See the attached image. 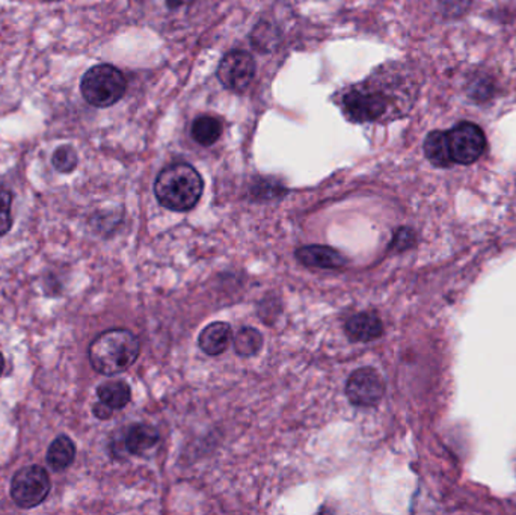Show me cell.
<instances>
[{
	"instance_id": "44dd1931",
	"label": "cell",
	"mask_w": 516,
	"mask_h": 515,
	"mask_svg": "<svg viewBox=\"0 0 516 515\" xmlns=\"http://www.w3.org/2000/svg\"><path fill=\"white\" fill-rule=\"evenodd\" d=\"M189 0H168L169 8H179V6L184 5Z\"/></svg>"
},
{
	"instance_id": "277c9868",
	"label": "cell",
	"mask_w": 516,
	"mask_h": 515,
	"mask_svg": "<svg viewBox=\"0 0 516 515\" xmlns=\"http://www.w3.org/2000/svg\"><path fill=\"white\" fill-rule=\"evenodd\" d=\"M127 80L120 70L100 63L94 65L83 74L80 93L89 105L96 107H109L120 102L126 94Z\"/></svg>"
},
{
	"instance_id": "7402d4cb",
	"label": "cell",
	"mask_w": 516,
	"mask_h": 515,
	"mask_svg": "<svg viewBox=\"0 0 516 515\" xmlns=\"http://www.w3.org/2000/svg\"><path fill=\"white\" fill-rule=\"evenodd\" d=\"M4 369H5V359H4V355L0 352V375L4 374Z\"/></svg>"
},
{
	"instance_id": "ba28073f",
	"label": "cell",
	"mask_w": 516,
	"mask_h": 515,
	"mask_svg": "<svg viewBox=\"0 0 516 515\" xmlns=\"http://www.w3.org/2000/svg\"><path fill=\"white\" fill-rule=\"evenodd\" d=\"M217 79L232 91H243L256 76V61L243 50H232L217 67Z\"/></svg>"
},
{
	"instance_id": "9a60e30c",
	"label": "cell",
	"mask_w": 516,
	"mask_h": 515,
	"mask_svg": "<svg viewBox=\"0 0 516 515\" xmlns=\"http://www.w3.org/2000/svg\"><path fill=\"white\" fill-rule=\"evenodd\" d=\"M98 399L112 409H123L131 399V390L124 381H109L97 389Z\"/></svg>"
},
{
	"instance_id": "7c38bea8",
	"label": "cell",
	"mask_w": 516,
	"mask_h": 515,
	"mask_svg": "<svg viewBox=\"0 0 516 515\" xmlns=\"http://www.w3.org/2000/svg\"><path fill=\"white\" fill-rule=\"evenodd\" d=\"M384 326L376 313H358L349 319L346 324V333L352 342L376 341L381 337Z\"/></svg>"
},
{
	"instance_id": "6da1fadb",
	"label": "cell",
	"mask_w": 516,
	"mask_h": 515,
	"mask_svg": "<svg viewBox=\"0 0 516 515\" xmlns=\"http://www.w3.org/2000/svg\"><path fill=\"white\" fill-rule=\"evenodd\" d=\"M412 83L397 69H381L370 78L346 88L337 98L343 115L352 122L394 120L410 111L414 102Z\"/></svg>"
},
{
	"instance_id": "5b68a950",
	"label": "cell",
	"mask_w": 516,
	"mask_h": 515,
	"mask_svg": "<svg viewBox=\"0 0 516 515\" xmlns=\"http://www.w3.org/2000/svg\"><path fill=\"white\" fill-rule=\"evenodd\" d=\"M50 488L52 482L44 467H23L11 479V497L15 505L23 510H30L43 503Z\"/></svg>"
},
{
	"instance_id": "7a4b0ae2",
	"label": "cell",
	"mask_w": 516,
	"mask_h": 515,
	"mask_svg": "<svg viewBox=\"0 0 516 515\" xmlns=\"http://www.w3.org/2000/svg\"><path fill=\"white\" fill-rule=\"evenodd\" d=\"M204 182L199 171L189 164H173L160 171L155 182L156 198L165 209L188 212L199 205Z\"/></svg>"
},
{
	"instance_id": "ac0fdd59",
	"label": "cell",
	"mask_w": 516,
	"mask_h": 515,
	"mask_svg": "<svg viewBox=\"0 0 516 515\" xmlns=\"http://www.w3.org/2000/svg\"><path fill=\"white\" fill-rule=\"evenodd\" d=\"M52 164H54L55 170L59 173H63V174L72 173L79 164L78 153L72 146L59 147L52 156Z\"/></svg>"
},
{
	"instance_id": "4fadbf2b",
	"label": "cell",
	"mask_w": 516,
	"mask_h": 515,
	"mask_svg": "<svg viewBox=\"0 0 516 515\" xmlns=\"http://www.w3.org/2000/svg\"><path fill=\"white\" fill-rule=\"evenodd\" d=\"M74 458H76V444L67 435H59L48 446L46 460L48 466L52 467V470L63 472L72 466Z\"/></svg>"
},
{
	"instance_id": "9c48e42d",
	"label": "cell",
	"mask_w": 516,
	"mask_h": 515,
	"mask_svg": "<svg viewBox=\"0 0 516 515\" xmlns=\"http://www.w3.org/2000/svg\"><path fill=\"white\" fill-rule=\"evenodd\" d=\"M294 256L302 265L309 267L338 269L343 265H346V258L343 254L338 253L337 249L325 247V245L300 247Z\"/></svg>"
},
{
	"instance_id": "3957f363",
	"label": "cell",
	"mask_w": 516,
	"mask_h": 515,
	"mask_svg": "<svg viewBox=\"0 0 516 515\" xmlns=\"http://www.w3.org/2000/svg\"><path fill=\"white\" fill-rule=\"evenodd\" d=\"M140 352V341L131 331L114 328L97 335L89 345L88 357L92 369L98 374L112 376L123 374L135 365Z\"/></svg>"
},
{
	"instance_id": "e0dca14e",
	"label": "cell",
	"mask_w": 516,
	"mask_h": 515,
	"mask_svg": "<svg viewBox=\"0 0 516 515\" xmlns=\"http://www.w3.org/2000/svg\"><path fill=\"white\" fill-rule=\"evenodd\" d=\"M233 345L241 357H252L261 350L263 335L252 326H243L233 337Z\"/></svg>"
},
{
	"instance_id": "52a82bcc",
	"label": "cell",
	"mask_w": 516,
	"mask_h": 515,
	"mask_svg": "<svg viewBox=\"0 0 516 515\" xmlns=\"http://www.w3.org/2000/svg\"><path fill=\"white\" fill-rule=\"evenodd\" d=\"M385 393V383L372 367H361L349 376L346 396L355 407H375Z\"/></svg>"
},
{
	"instance_id": "30bf717a",
	"label": "cell",
	"mask_w": 516,
	"mask_h": 515,
	"mask_svg": "<svg viewBox=\"0 0 516 515\" xmlns=\"http://www.w3.org/2000/svg\"><path fill=\"white\" fill-rule=\"evenodd\" d=\"M160 435L157 429L147 423H136L127 428L123 435V449L131 455H142L159 443Z\"/></svg>"
},
{
	"instance_id": "ffe728a7",
	"label": "cell",
	"mask_w": 516,
	"mask_h": 515,
	"mask_svg": "<svg viewBox=\"0 0 516 515\" xmlns=\"http://www.w3.org/2000/svg\"><path fill=\"white\" fill-rule=\"evenodd\" d=\"M94 416L97 418H100V420H107V418H111L112 413H114V409L111 407H107L106 404H103V402H98V404L94 405Z\"/></svg>"
},
{
	"instance_id": "8992f818",
	"label": "cell",
	"mask_w": 516,
	"mask_h": 515,
	"mask_svg": "<svg viewBox=\"0 0 516 515\" xmlns=\"http://www.w3.org/2000/svg\"><path fill=\"white\" fill-rule=\"evenodd\" d=\"M450 155L453 162L461 165H469L478 161L486 147V138L480 127L473 122H461L447 131Z\"/></svg>"
},
{
	"instance_id": "8fae6325",
	"label": "cell",
	"mask_w": 516,
	"mask_h": 515,
	"mask_svg": "<svg viewBox=\"0 0 516 515\" xmlns=\"http://www.w3.org/2000/svg\"><path fill=\"white\" fill-rule=\"evenodd\" d=\"M233 341V330L227 322H213L206 326L199 337V345L204 354L216 357L227 350Z\"/></svg>"
},
{
	"instance_id": "5bb4252c",
	"label": "cell",
	"mask_w": 516,
	"mask_h": 515,
	"mask_svg": "<svg viewBox=\"0 0 516 515\" xmlns=\"http://www.w3.org/2000/svg\"><path fill=\"white\" fill-rule=\"evenodd\" d=\"M425 155L430 164L438 168H447L452 165V155H450L449 138L444 131H430L425 141Z\"/></svg>"
},
{
	"instance_id": "2e32d148",
	"label": "cell",
	"mask_w": 516,
	"mask_h": 515,
	"mask_svg": "<svg viewBox=\"0 0 516 515\" xmlns=\"http://www.w3.org/2000/svg\"><path fill=\"white\" fill-rule=\"evenodd\" d=\"M223 135V122L210 115L197 118L192 124V138L199 146L210 147Z\"/></svg>"
},
{
	"instance_id": "d6986e66",
	"label": "cell",
	"mask_w": 516,
	"mask_h": 515,
	"mask_svg": "<svg viewBox=\"0 0 516 515\" xmlns=\"http://www.w3.org/2000/svg\"><path fill=\"white\" fill-rule=\"evenodd\" d=\"M11 207H13V194L4 186H0V236L8 233L13 227Z\"/></svg>"
}]
</instances>
